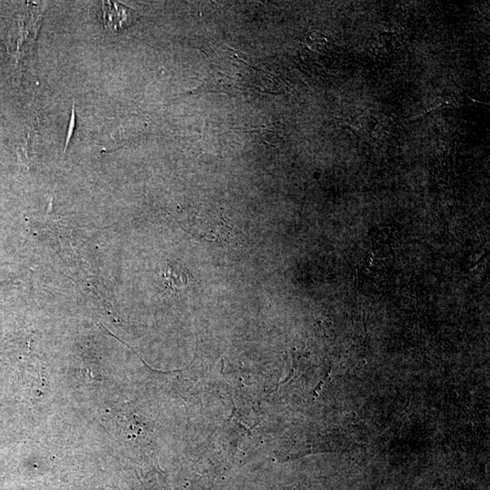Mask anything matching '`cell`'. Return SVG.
I'll use <instances>...</instances> for the list:
<instances>
[{
    "label": "cell",
    "instance_id": "1",
    "mask_svg": "<svg viewBox=\"0 0 490 490\" xmlns=\"http://www.w3.org/2000/svg\"><path fill=\"white\" fill-rule=\"evenodd\" d=\"M103 10L105 25L112 31L128 28L134 22L135 12L119 3L103 2Z\"/></svg>",
    "mask_w": 490,
    "mask_h": 490
},
{
    "label": "cell",
    "instance_id": "2",
    "mask_svg": "<svg viewBox=\"0 0 490 490\" xmlns=\"http://www.w3.org/2000/svg\"><path fill=\"white\" fill-rule=\"evenodd\" d=\"M164 276L167 286L173 291L182 290L190 284L188 273L177 263H168Z\"/></svg>",
    "mask_w": 490,
    "mask_h": 490
}]
</instances>
